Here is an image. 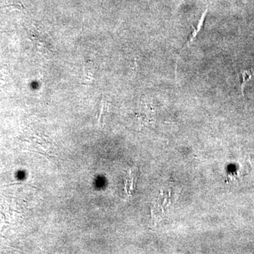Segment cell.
Listing matches in <instances>:
<instances>
[{
	"instance_id": "cell-1",
	"label": "cell",
	"mask_w": 254,
	"mask_h": 254,
	"mask_svg": "<svg viewBox=\"0 0 254 254\" xmlns=\"http://www.w3.org/2000/svg\"><path fill=\"white\" fill-rule=\"evenodd\" d=\"M208 8L205 10L204 12L202 14L201 17L200 18V19L198 20V24H197L196 27H195L194 26L192 25L191 28L192 32L190 33V38H189L188 41L186 44L181 49H180V51H179L178 55L177 56L176 60V66H175V68H177V63H178V60L180 59V55H181V52L183 51L184 50L186 49V48H189L190 44L193 43V41L196 39V37L198 36V33H200V31H201L202 28L203 27V25H204L205 18H206L207 14H208Z\"/></svg>"
},
{
	"instance_id": "cell-2",
	"label": "cell",
	"mask_w": 254,
	"mask_h": 254,
	"mask_svg": "<svg viewBox=\"0 0 254 254\" xmlns=\"http://www.w3.org/2000/svg\"><path fill=\"white\" fill-rule=\"evenodd\" d=\"M84 84H90L94 80L95 67L92 62H85L84 63Z\"/></svg>"
},
{
	"instance_id": "cell-3",
	"label": "cell",
	"mask_w": 254,
	"mask_h": 254,
	"mask_svg": "<svg viewBox=\"0 0 254 254\" xmlns=\"http://www.w3.org/2000/svg\"><path fill=\"white\" fill-rule=\"evenodd\" d=\"M241 76H242V83H241V88H242V91L244 95V87H245L246 83L252 79V78L254 76V70L253 68L250 70H245L241 72Z\"/></svg>"
}]
</instances>
